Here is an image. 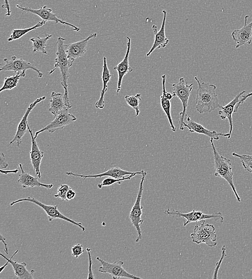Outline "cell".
<instances>
[{"label":"cell","instance_id":"6da1fadb","mask_svg":"<svg viewBox=\"0 0 252 279\" xmlns=\"http://www.w3.org/2000/svg\"><path fill=\"white\" fill-rule=\"evenodd\" d=\"M198 84L196 92V110L200 114L211 113L222 106L219 104L218 96L216 94V85L214 84L201 83L197 77L194 78Z\"/></svg>","mask_w":252,"mask_h":279},{"label":"cell","instance_id":"7a4b0ae2","mask_svg":"<svg viewBox=\"0 0 252 279\" xmlns=\"http://www.w3.org/2000/svg\"><path fill=\"white\" fill-rule=\"evenodd\" d=\"M66 40V38L61 37L58 38L56 44L57 47V58L55 60V68L51 70L49 74L50 75L52 74L58 68L60 69L61 75V83L63 88L65 90L64 96L66 104L70 109L72 106L70 103L67 88L68 80L70 77L69 69L72 65L68 60L65 49V41Z\"/></svg>","mask_w":252,"mask_h":279},{"label":"cell","instance_id":"3957f363","mask_svg":"<svg viewBox=\"0 0 252 279\" xmlns=\"http://www.w3.org/2000/svg\"><path fill=\"white\" fill-rule=\"evenodd\" d=\"M211 143L213 150L215 162V176L224 179L233 190L237 200L241 202V199L237 192L234 181V173L231 160L220 155L218 152L214 144V139H211Z\"/></svg>","mask_w":252,"mask_h":279},{"label":"cell","instance_id":"277c9868","mask_svg":"<svg viewBox=\"0 0 252 279\" xmlns=\"http://www.w3.org/2000/svg\"><path fill=\"white\" fill-rule=\"evenodd\" d=\"M164 214L169 216L182 218L184 221L185 227L192 222H197L208 219H213L215 221H218L222 223L224 221L222 213L220 212L209 215L204 214L202 212H197L194 210L191 212L182 213L178 211H171L170 208H169L165 211Z\"/></svg>","mask_w":252,"mask_h":279},{"label":"cell","instance_id":"5b68a950","mask_svg":"<svg viewBox=\"0 0 252 279\" xmlns=\"http://www.w3.org/2000/svg\"><path fill=\"white\" fill-rule=\"evenodd\" d=\"M30 202L35 203V205L43 209L47 214L49 221H53L55 219H60L68 222L73 224L77 225L84 232L86 230V228L83 226L81 222H77L71 219L66 217L65 215L62 214L58 209V206L47 205L41 202L37 199L33 197H28L27 198L18 199L10 203V206H13L15 204L21 202Z\"/></svg>","mask_w":252,"mask_h":279},{"label":"cell","instance_id":"8992f818","mask_svg":"<svg viewBox=\"0 0 252 279\" xmlns=\"http://www.w3.org/2000/svg\"><path fill=\"white\" fill-rule=\"evenodd\" d=\"M191 237L193 242L197 244L204 243L210 247L217 245L216 228L213 224H205V220L201 221L200 225H196Z\"/></svg>","mask_w":252,"mask_h":279},{"label":"cell","instance_id":"52a82bcc","mask_svg":"<svg viewBox=\"0 0 252 279\" xmlns=\"http://www.w3.org/2000/svg\"><path fill=\"white\" fill-rule=\"evenodd\" d=\"M173 88V94L179 99L183 106V110L180 112V130H184V123L187 120V110L188 106V101L193 90V84H188L184 78H181L179 82L172 85Z\"/></svg>","mask_w":252,"mask_h":279},{"label":"cell","instance_id":"ba28073f","mask_svg":"<svg viewBox=\"0 0 252 279\" xmlns=\"http://www.w3.org/2000/svg\"><path fill=\"white\" fill-rule=\"evenodd\" d=\"M147 173L145 171L142 175L138 196H136L135 203L129 215L131 223L138 233V238H136L135 241L136 243L139 242L143 239L141 225L143 224L144 220L142 219L143 207L141 205V200L144 190V182Z\"/></svg>","mask_w":252,"mask_h":279},{"label":"cell","instance_id":"9c48e42d","mask_svg":"<svg viewBox=\"0 0 252 279\" xmlns=\"http://www.w3.org/2000/svg\"><path fill=\"white\" fill-rule=\"evenodd\" d=\"M77 118L68 112V109L62 110L55 116V119L47 126L41 129L36 132L35 138L36 139L38 135L44 132L48 131L54 133L56 131L65 128L73 122H76Z\"/></svg>","mask_w":252,"mask_h":279},{"label":"cell","instance_id":"30bf717a","mask_svg":"<svg viewBox=\"0 0 252 279\" xmlns=\"http://www.w3.org/2000/svg\"><path fill=\"white\" fill-rule=\"evenodd\" d=\"M97 260L101 264V266L99 268V271L101 273L109 274L113 279L123 277L133 279L142 278L139 276L130 274L126 271L123 267L124 263L122 261L114 262L112 263H110L104 261L99 257H97Z\"/></svg>","mask_w":252,"mask_h":279},{"label":"cell","instance_id":"8fae6325","mask_svg":"<svg viewBox=\"0 0 252 279\" xmlns=\"http://www.w3.org/2000/svg\"><path fill=\"white\" fill-rule=\"evenodd\" d=\"M16 7L20 10H22L24 11V12L27 14L31 13L36 15L40 17L42 20L45 21H55L56 24L60 23L62 25H66L72 28L73 31H75L76 32H79L80 30L79 28L69 24L64 20L59 18L56 14L52 13V9L49 8L47 6L42 7L39 9H34L29 7H24L18 5H16Z\"/></svg>","mask_w":252,"mask_h":279},{"label":"cell","instance_id":"7c38bea8","mask_svg":"<svg viewBox=\"0 0 252 279\" xmlns=\"http://www.w3.org/2000/svg\"><path fill=\"white\" fill-rule=\"evenodd\" d=\"M4 61L6 64L0 69V71H13L17 74L26 72L28 69H32L37 72L38 78H42L43 77V73L33 64L23 59H18L16 56H13L10 59L5 58Z\"/></svg>","mask_w":252,"mask_h":279},{"label":"cell","instance_id":"4fadbf2b","mask_svg":"<svg viewBox=\"0 0 252 279\" xmlns=\"http://www.w3.org/2000/svg\"><path fill=\"white\" fill-rule=\"evenodd\" d=\"M97 37V34L94 33L85 39L65 45L68 59L72 66L76 59L85 55L89 41Z\"/></svg>","mask_w":252,"mask_h":279},{"label":"cell","instance_id":"5bb4252c","mask_svg":"<svg viewBox=\"0 0 252 279\" xmlns=\"http://www.w3.org/2000/svg\"><path fill=\"white\" fill-rule=\"evenodd\" d=\"M45 99V96L41 97V98L37 99L29 106L22 120H21L18 124L16 134L12 141L10 142L9 145H12L15 143H16L17 147H19V146L22 144V138L26 133L28 129V118L29 114L35 108L37 104L44 101Z\"/></svg>","mask_w":252,"mask_h":279},{"label":"cell","instance_id":"9a60e30c","mask_svg":"<svg viewBox=\"0 0 252 279\" xmlns=\"http://www.w3.org/2000/svg\"><path fill=\"white\" fill-rule=\"evenodd\" d=\"M249 15L245 17L244 26L239 30H235L233 32L232 37L236 42L237 49L246 45L251 44L252 41V21L248 24Z\"/></svg>","mask_w":252,"mask_h":279},{"label":"cell","instance_id":"2e32d148","mask_svg":"<svg viewBox=\"0 0 252 279\" xmlns=\"http://www.w3.org/2000/svg\"><path fill=\"white\" fill-rule=\"evenodd\" d=\"M164 17L163 23L161 30L157 31V27L155 25L152 26V30L154 35V41L153 46L150 50L146 54V57H150L154 51L157 49H161L166 48L170 42V40L168 39L165 34V26L167 18V11L163 10Z\"/></svg>","mask_w":252,"mask_h":279},{"label":"cell","instance_id":"e0dca14e","mask_svg":"<svg viewBox=\"0 0 252 279\" xmlns=\"http://www.w3.org/2000/svg\"><path fill=\"white\" fill-rule=\"evenodd\" d=\"M28 129L31 137V143H32V146H31V150L30 153V159L31 163L36 172V176L40 179L41 177L40 167L42 159L44 156V152L39 148L36 138L33 135V131L31 130L28 124Z\"/></svg>","mask_w":252,"mask_h":279},{"label":"cell","instance_id":"ac0fdd59","mask_svg":"<svg viewBox=\"0 0 252 279\" xmlns=\"http://www.w3.org/2000/svg\"><path fill=\"white\" fill-rule=\"evenodd\" d=\"M246 93V91H243L240 94L237 95L235 99L231 101L228 104L225 106H222L220 107L221 110L219 112V115L223 121L225 120L227 118L228 119L230 124V131L229 136L227 137L228 139H230L232 137V135L234 128V123H233V114L235 113V107L236 105L240 102V98H241L243 95Z\"/></svg>","mask_w":252,"mask_h":279},{"label":"cell","instance_id":"d6986e66","mask_svg":"<svg viewBox=\"0 0 252 279\" xmlns=\"http://www.w3.org/2000/svg\"><path fill=\"white\" fill-rule=\"evenodd\" d=\"M127 51L126 52L125 56L123 60L119 63L117 66L114 67V70H116L119 74V80L118 83L117 94L118 95L122 88V83L123 78L125 75L133 71V69L129 64V55L131 50V39L129 37H127Z\"/></svg>","mask_w":252,"mask_h":279},{"label":"cell","instance_id":"ffe728a7","mask_svg":"<svg viewBox=\"0 0 252 279\" xmlns=\"http://www.w3.org/2000/svg\"><path fill=\"white\" fill-rule=\"evenodd\" d=\"M187 123H184V126L188 129L189 132L191 133H196L198 134H204L211 137L215 141H218L219 136H224L228 137L229 133L224 134L222 133H218L216 131H212L204 127L202 125L198 124L191 119L190 117H187L186 120Z\"/></svg>","mask_w":252,"mask_h":279},{"label":"cell","instance_id":"44dd1931","mask_svg":"<svg viewBox=\"0 0 252 279\" xmlns=\"http://www.w3.org/2000/svg\"><path fill=\"white\" fill-rule=\"evenodd\" d=\"M163 79V94L161 97V105L162 109L164 113L166 114V116L170 124V127L171 130L173 132L176 131V127L173 124V121L172 120L171 110V101L175 95L172 94L170 92H168L166 89V75H163L162 76Z\"/></svg>","mask_w":252,"mask_h":279},{"label":"cell","instance_id":"7402d4cb","mask_svg":"<svg viewBox=\"0 0 252 279\" xmlns=\"http://www.w3.org/2000/svg\"><path fill=\"white\" fill-rule=\"evenodd\" d=\"M135 173V172H130L124 170L119 167H113L104 173L91 175H85L73 173V172H67L66 174L70 176H76L83 178V180H85L88 178H102L103 177L109 176L113 178L120 179L124 178V176L131 175Z\"/></svg>","mask_w":252,"mask_h":279},{"label":"cell","instance_id":"603a6c76","mask_svg":"<svg viewBox=\"0 0 252 279\" xmlns=\"http://www.w3.org/2000/svg\"><path fill=\"white\" fill-rule=\"evenodd\" d=\"M19 166L21 171H22V173L18 175L19 179L18 182L22 185L24 189L34 187H43L49 190L54 188V184L42 183V182L38 180V178L37 177H34L27 173V172L24 170L22 164H19Z\"/></svg>","mask_w":252,"mask_h":279},{"label":"cell","instance_id":"cb8c5ba5","mask_svg":"<svg viewBox=\"0 0 252 279\" xmlns=\"http://www.w3.org/2000/svg\"><path fill=\"white\" fill-rule=\"evenodd\" d=\"M18 252V250L15 251L14 254L8 259L6 256H5L2 253H0L3 257L4 258L5 260L8 261L10 264L12 265L13 270L14 271L15 275L16 277L18 279H31L34 278L33 276L35 271L34 270L31 271V272H29L27 269V264L25 262H22L21 263H18L16 261H13V258Z\"/></svg>","mask_w":252,"mask_h":279},{"label":"cell","instance_id":"d4e9b609","mask_svg":"<svg viewBox=\"0 0 252 279\" xmlns=\"http://www.w3.org/2000/svg\"><path fill=\"white\" fill-rule=\"evenodd\" d=\"M112 75L110 74L108 68L107 62V58H103V66L102 75V80L103 82V88L101 92L100 98L96 104V107L97 109H102L104 107L105 102L104 101L105 94L107 92L108 88V83L110 81Z\"/></svg>","mask_w":252,"mask_h":279},{"label":"cell","instance_id":"484cf974","mask_svg":"<svg viewBox=\"0 0 252 279\" xmlns=\"http://www.w3.org/2000/svg\"><path fill=\"white\" fill-rule=\"evenodd\" d=\"M66 109H69L66 104L64 95L54 91L52 92L49 111L55 116L59 112Z\"/></svg>","mask_w":252,"mask_h":279},{"label":"cell","instance_id":"4316f807","mask_svg":"<svg viewBox=\"0 0 252 279\" xmlns=\"http://www.w3.org/2000/svg\"><path fill=\"white\" fill-rule=\"evenodd\" d=\"M47 21L44 20H41L38 21V22L35 26L32 27L22 29H13L12 31L11 35L8 39V41H12L14 40H18L21 37H24L26 35L29 33V32L32 31L33 30H36L38 28H41L44 26Z\"/></svg>","mask_w":252,"mask_h":279},{"label":"cell","instance_id":"83f0119b","mask_svg":"<svg viewBox=\"0 0 252 279\" xmlns=\"http://www.w3.org/2000/svg\"><path fill=\"white\" fill-rule=\"evenodd\" d=\"M52 37V35L46 34L45 38H41L38 36L36 38H31L30 40L33 42V52H41L44 55H47L48 52L45 48L47 46L48 41Z\"/></svg>","mask_w":252,"mask_h":279},{"label":"cell","instance_id":"f1b7e54d","mask_svg":"<svg viewBox=\"0 0 252 279\" xmlns=\"http://www.w3.org/2000/svg\"><path fill=\"white\" fill-rule=\"evenodd\" d=\"M26 77V72L21 73H17L13 76L6 78L3 87L0 89V92L5 90H11L16 88L18 85V82L21 78Z\"/></svg>","mask_w":252,"mask_h":279},{"label":"cell","instance_id":"f546056e","mask_svg":"<svg viewBox=\"0 0 252 279\" xmlns=\"http://www.w3.org/2000/svg\"><path fill=\"white\" fill-rule=\"evenodd\" d=\"M144 172L145 171L143 170L140 171L135 172L134 174L129 175V176L120 179L113 178L112 177L107 178L104 179L101 183L99 184L98 185V187L99 189H101L103 187H110L113 185L115 183H118L119 184L121 185L123 181L130 180L131 178L136 176L138 175H142L144 174Z\"/></svg>","mask_w":252,"mask_h":279},{"label":"cell","instance_id":"4dcf8cb0","mask_svg":"<svg viewBox=\"0 0 252 279\" xmlns=\"http://www.w3.org/2000/svg\"><path fill=\"white\" fill-rule=\"evenodd\" d=\"M125 100L127 104L135 111V116H139L140 114V104L142 101L141 94H138L133 96L126 95Z\"/></svg>","mask_w":252,"mask_h":279},{"label":"cell","instance_id":"1f68e13d","mask_svg":"<svg viewBox=\"0 0 252 279\" xmlns=\"http://www.w3.org/2000/svg\"><path fill=\"white\" fill-rule=\"evenodd\" d=\"M233 156L239 158L244 168L249 172V173L252 174V155H240L236 153H233Z\"/></svg>","mask_w":252,"mask_h":279},{"label":"cell","instance_id":"d6a6232c","mask_svg":"<svg viewBox=\"0 0 252 279\" xmlns=\"http://www.w3.org/2000/svg\"><path fill=\"white\" fill-rule=\"evenodd\" d=\"M70 189L68 185L61 184L58 189L57 194L55 195V197L60 198L62 201H67L66 194Z\"/></svg>","mask_w":252,"mask_h":279},{"label":"cell","instance_id":"836d02e7","mask_svg":"<svg viewBox=\"0 0 252 279\" xmlns=\"http://www.w3.org/2000/svg\"><path fill=\"white\" fill-rule=\"evenodd\" d=\"M83 252V245L80 244H78L72 248V254L73 257H76V259H78Z\"/></svg>","mask_w":252,"mask_h":279},{"label":"cell","instance_id":"e575fe53","mask_svg":"<svg viewBox=\"0 0 252 279\" xmlns=\"http://www.w3.org/2000/svg\"><path fill=\"white\" fill-rule=\"evenodd\" d=\"M222 257L221 258H220V260H219V261L216 264V268H215V272H214V276H213V278H217V274H218V270L219 269V268L220 267V265H221V264H222V262L223 261V260H224V257L226 255V247L225 245H223V247H222Z\"/></svg>","mask_w":252,"mask_h":279},{"label":"cell","instance_id":"d590c367","mask_svg":"<svg viewBox=\"0 0 252 279\" xmlns=\"http://www.w3.org/2000/svg\"><path fill=\"white\" fill-rule=\"evenodd\" d=\"M87 251L88 253V259H89V268H88V278H95V276H94V274L93 273L92 271V265L93 263V262L92 261V257L90 254V252L92 250V249L87 248Z\"/></svg>","mask_w":252,"mask_h":279},{"label":"cell","instance_id":"8d00e7d4","mask_svg":"<svg viewBox=\"0 0 252 279\" xmlns=\"http://www.w3.org/2000/svg\"><path fill=\"white\" fill-rule=\"evenodd\" d=\"M252 96V92L248 94L247 95H243L241 96V99H240V102L236 105L235 107V112H237L239 108V107L242 105L249 97Z\"/></svg>","mask_w":252,"mask_h":279},{"label":"cell","instance_id":"74e56055","mask_svg":"<svg viewBox=\"0 0 252 279\" xmlns=\"http://www.w3.org/2000/svg\"><path fill=\"white\" fill-rule=\"evenodd\" d=\"M0 166L2 169H6L8 167V164L3 153L0 155Z\"/></svg>","mask_w":252,"mask_h":279},{"label":"cell","instance_id":"f35d334b","mask_svg":"<svg viewBox=\"0 0 252 279\" xmlns=\"http://www.w3.org/2000/svg\"><path fill=\"white\" fill-rule=\"evenodd\" d=\"M5 4L3 5L2 8L7 10V13L5 15L6 16H10L11 15V10H10V7L9 5V0H4Z\"/></svg>","mask_w":252,"mask_h":279},{"label":"cell","instance_id":"ab89813d","mask_svg":"<svg viewBox=\"0 0 252 279\" xmlns=\"http://www.w3.org/2000/svg\"><path fill=\"white\" fill-rule=\"evenodd\" d=\"M76 196V193L75 191H73L70 189L67 192L66 198L67 201L71 200L72 199H75Z\"/></svg>","mask_w":252,"mask_h":279},{"label":"cell","instance_id":"60d3db41","mask_svg":"<svg viewBox=\"0 0 252 279\" xmlns=\"http://www.w3.org/2000/svg\"><path fill=\"white\" fill-rule=\"evenodd\" d=\"M0 172H1L2 174L7 175L8 174H17L18 172V169H16L14 170H3L2 169L1 170H0Z\"/></svg>","mask_w":252,"mask_h":279},{"label":"cell","instance_id":"b9f144b4","mask_svg":"<svg viewBox=\"0 0 252 279\" xmlns=\"http://www.w3.org/2000/svg\"><path fill=\"white\" fill-rule=\"evenodd\" d=\"M0 237H1V241L2 242H3V243L5 245V251L6 253L7 254H8V247H7V244L6 243V239L4 237V236L2 234H1V236H0Z\"/></svg>","mask_w":252,"mask_h":279}]
</instances>
